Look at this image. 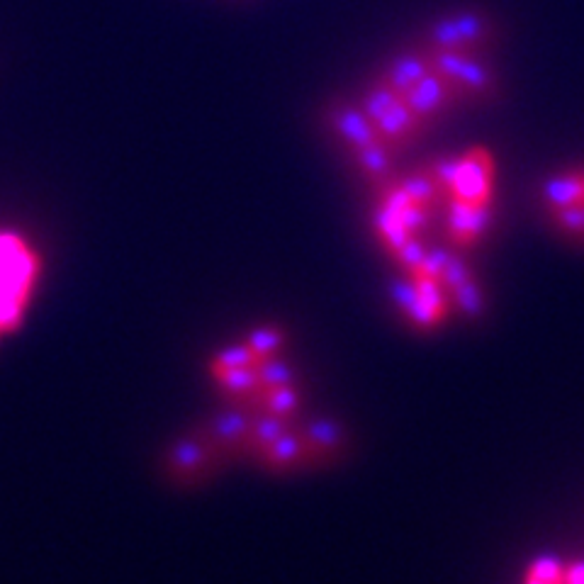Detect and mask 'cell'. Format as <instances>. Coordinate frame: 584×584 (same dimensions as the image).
Masks as SVG:
<instances>
[{
    "mask_svg": "<svg viewBox=\"0 0 584 584\" xmlns=\"http://www.w3.org/2000/svg\"><path fill=\"white\" fill-rule=\"evenodd\" d=\"M39 271L37 251L20 234L0 232V336L20 327Z\"/></svg>",
    "mask_w": 584,
    "mask_h": 584,
    "instance_id": "1",
    "label": "cell"
},
{
    "mask_svg": "<svg viewBox=\"0 0 584 584\" xmlns=\"http://www.w3.org/2000/svg\"><path fill=\"white\" fill-rule=\"evenodd\" d=\"M361 108L365 115L373 120L375 129L380 132V137L385 139L395 154L409 149L429 132V125L409 108L407 100L400 93L392 91L383 78H375L368 88H365L361 98Z\"/></svg>",
    "mask_w": 584,
    "mask_h": 584,
    "instance_id": "2",
    "label": "cell"
},
{
    "mask_svg": "<svg viewBox=\"0 0 584 584\" xmlns=\"http://www.w3.org/2000/svg\"><path fill=\"white\" fill-rule=\"evenodd\" d=\"M434 171L443 185L446 200L473 202V205H492L497 164L490 149L473 146L453 159L434 161Z\"/></svg>",
    "mask_w": 584,
    "mask_h": 584,
    "instance_id": "3",
    "label": "cell"
},
{
    "mask_svg": "<svg viewBox=\"0 0 584 584\" xmlns=\"http://www.w3.org/2000/svg\"><path fill=\"white\" fill-rule=\"evenodd\" d=\"M424 49V47H419ZM431 66L451 83L460 103H485L497 98L499 73L490 61V54L480 52H434L424 49Z\"/></svg>",
    "mask_w": 584,
    "mask_h": 584,
    "instance_id": "4",
    "label": "cell"
},
{
    "mask_svg": "<svg viewBox=\"0 0 584 584\" xmlns=\"http://www.w3.org/2000/svg\"><path fill=\"white\" fill-rule=\"evenodd\" d=\"M494 42H497V32H494L492 20L487 15L465 10V13L436 20L426 30V39L421 47L434 49V52L490 54Z\"/></svg>",
    "mask_w": 584,
    "mask_h": 584,
    "instance_id": "5",
    "label": "cell"
},
{
    "mask_svg": "<svg viewBox=\"0 0 584 584\" xmlns=\"http://www.w3.org/2000/svg\"><path fill=\"white\" fill-rule=\"evenodd\" d=\"M426 59H429V56H426ZM400 95L407 100L409 108L417 112L429 127L434 125L436 120H443L446 115H451L458 105H463L460 103L458 93L451 88V83L431 66V61L429 69L421 73L412 86L404 88Z\"/></svg>",
    "mask_w": 584,
    "mask_h": 584,
    "instance_id": "6",
    "label": "cell"
},
{
    "mask_svg": "<svg viewBox=\"0 0 584 584\" xmlns=\"http://www.w3.org/2000/svg\"><path fill=\"white\" fill-rule=\"evenodd\" d=\"M446 237L453 251H465L475 246L487 234L492 224V205H473V202L446 200Z\"/></svg>",
    "mask_w": 584,
    "mask_h": 584,
    "instance_id": "7",
    "label": "cell"
},
{
    "mask_svg": "<svg viewBox=\"0 0 584 584\" xmlns=\"http://www.w3.org/2000/svg\"><path fill=\"white\" fill-rule=\"evenodd\" d=\"M524 584H565V565L550 555L533 560L526 570Z\"/></svg>",
    "mask_w": 584,
    "mask_h": 584,
    "instance_id": "8",
    "label": "cell"
},
{
    "mask_svg": "<svg viewBox=\"0 0 584 584\" xmlns=\"http://www.w3.org/2000/svg\"><path fill=\"white\" fill-rule=\"evenodd\" d=\"M565 584H584V560L565 565Z\"/></svg>",
    "mask_w": 584,
    "mask_h": 584,
    "instance_id": "9",
    "label": "cell"
}]
</instances>
